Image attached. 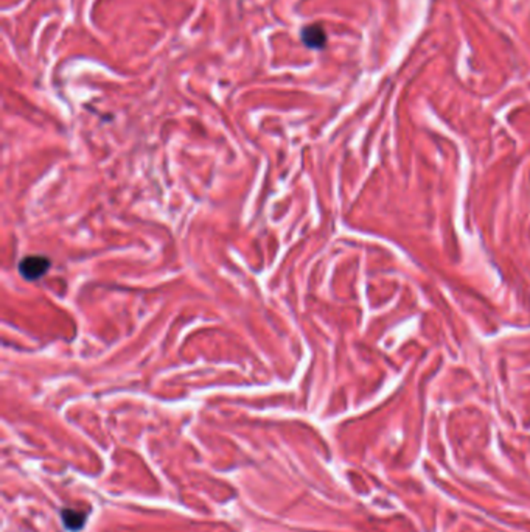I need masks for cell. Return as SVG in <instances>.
I'll use <instances>...</instances> for the list:
<instances>
[{
  "instance_id": "7a4b0ae2",
  "label": "cell",
  "mask_w": 530,
  "mask_h": 532,
  "mask_svg": "<svg viewBox=\"0 0 530 532\" xmlns=\"http://www.w3.org/2000/svg\"><path fill=\"white\" fill-rule=\"evenodd\" d=\"M300 41L307 49L322 50L326 45V33L321 24H310L300 28Z\"/></svg>"
},
{
  "instance_id": "6da1fadb",
  "label": "cell",
  "mask_w": 530,
  "mask_h": 532,
  "mask_svg": "<svg viewBox=\"0 0 530 532\" xmlns=\"http://www.w3.org/2000/svg\"><path fill=\"white\" fill-rule=\"evenodd\" d=\"M50 269V260L44 256H28L19 261V273L25 280H37Z\"/></svg>"
},
{
  "instance_id": "3957f363",
  "label": "cell",
  "mask_w": 530,
  "mask_h": 532,
  "mask_svg": "<svg viewBox=\"0 0 530 532\" xmlns=\"http://www.w3.org/2000/svg\"><path fill=\"white\" fill-rule=\"evenodd\" d=\"M62 524L67 531H81L86 524V519H88V512L73 511V509H62L61 511Z\"/></svg>"
}]
</instances>
